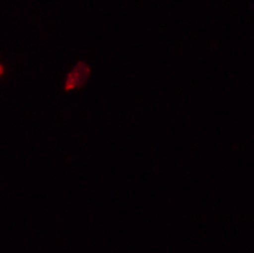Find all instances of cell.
<instances>
[{
  "label": "cell",
  "instance_id": "6da1fadb",
  "mask_svg": "<svg viewBox=\"0 0 254 253\" xmlns=\"http://www.w3.org/2000/svg\"><path fill=\"white\" fill-rule=\"evenodd\" d=\"M90 74H91V70H90L89 66L86 65V63H84V62H79V63L76 64V66L74 68V70L70 71L68 77H66V82H65L66 91L75 89V87L84 86V85L86 84L87 79L90 77Z\"/></svg>",
  "mask_w": 254,
  "mask_h": 253
},
{
  "label": "cell",
  "instance_id": "7a4b0ae2",
  "mask_svg": "<svg viewBox=\"0 0 254 253\" xmlns=\"http://www.w3.org/2000/svg\"><path fill=\"white\" fill-rule=\"evenodd\" d=\"M2 73H4V68H2V65H0V75H1Z\"/></svg>",
  "mask_w": 254,
  "mask_h": 253
}]
</instances>
